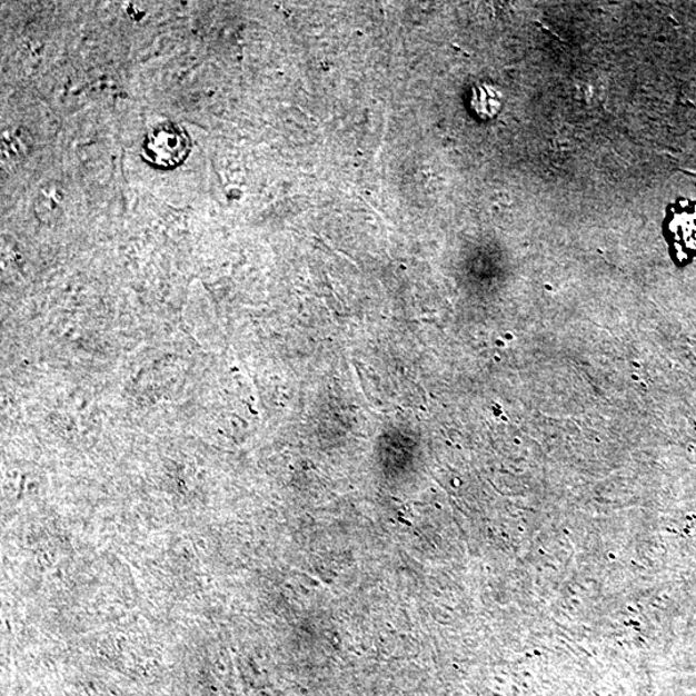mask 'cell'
<instances>
[{"instance_id":"cell-1","label":"cell","mask_w":696,"mask_h":696,"mask_svg":"<svg viewBox=\"0 0 696 696\" xmlns=\"http://www.w3.org/2000/svg\"><path fill=\"white\" fill-rule=\"evenodd\" d=\"M190 150L191 141L185 129L165 123L152 128L145 137L142 157L153 167L173 168L188 158Z\"/></svg>"},{"instance_id":"cell-2","label":"cell","mask_w":696,"mask_h":696,"mask_svg":"<svg viewBox=\"0 0 696 696\" xmlns=\"http://www.w3.org/2000/svg\"><path fill=\"white\" fill-rule=\"evenodd\" d=\"M668 240L677 249L683 261L696 256V203L678 200L668 208Z\"/></svg>"},{"instance_id":"cell-3","label":"cell","mask_w":696,"mask_h":696,"mask_svg":"<svg viewBox=\"0 0 696 696\" xmlns=\"http://www.w3.org/2000/svg\"><path fill=\"white\" fill-rule=\"evenodd\" d=\"M501 105H504V97L496 87L483 83L473 88L471 107L477 117L484 120L496 118Z\"/></svg>"},{"instance_id":"cell-4","label":"cell","mask_w":696,"mask_h":696,"mask_svg":"<svg viewBox=\"0 0 696 696\" xmlns=\"http://www.w3.org/2000/svg\"><path fill=\"white\" fill-rule=\"evenodd\" d=\"M64 190L60 183L51 182L40 189L36 198V210L40 218H50L60 212L64 203Z\"/></svg>"},{"instance_id":"cell-5","label":"cell","mask_w":696,"mask_h":696,"mask_svg":"<svg viewBox=\"0 0 696 696\" xmlns=\"http://www.w3.org/2000/svg\"><path fill=\"white\" fill-rule=\"evenodd\" d=\"M20 131L7 132L3 137V153L18 158L26 153L27 150V137H20Z\"/></svg>"}]
</instances>
